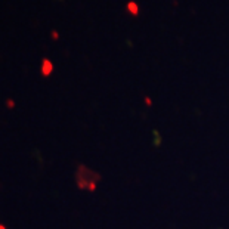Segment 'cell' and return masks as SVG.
Instances as JSON below:
<instances>
[{
  "label": "cell",
  "instance_id": "6da1fadb",
  "mask_svg": "<svg viewBox=\"0 0 229 229\" xmlns=\"http://www.w3.org/2000/svg\"><path fill=\"white\" fill-rule=\"evenodd\" d=\"M49 71H52V64L49 61H44V67H43V74L44 76H47L49 74Z\"/></svg>",
  "mask_w": 229,
  "mask_h": 229
},
{
  "label": "cell",
  "instance_id": "7a4b0ae2",
  "mask_svg": "<svg viewBox=\"0 0 229 229\" xmlns=\"http://www.w3.org/2000/svg\"><path fill=\"white\" fill-rule=\"evenodd\" d=\"M0 229H6V228H5V226H3V225H0Z\"/></svg>",
  "mask_w": 229,
  "mask_h": 229
}]
</instances>
